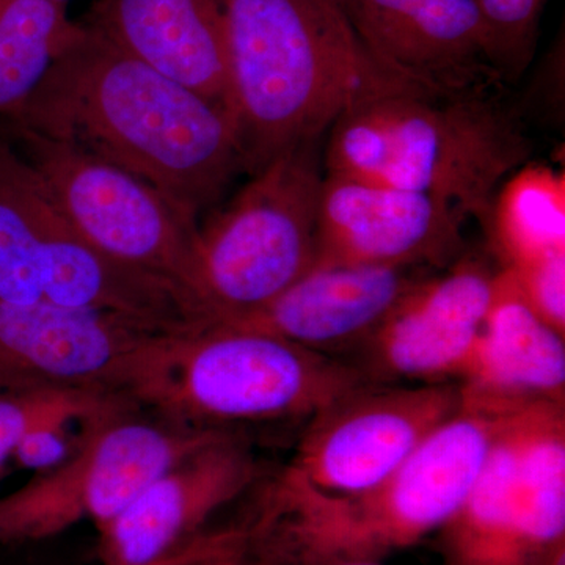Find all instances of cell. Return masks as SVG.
Returning a JSON list of instances; mask_svg holds the SVG:
<instances>
[{
  "label": "cell",
  "mask_w": 565,
  "mask_h": 565,
  "mask_svg": "<svg viewBox=\"0 0 565 565\" xmlns=\"http://www.w3.org/2000/svg\"><path fill=\"white\" fill-rule=\"evenodd\" d=\"M20 126L111 163L195 217L245 172L232 115L79 21ZM7 128V126H3Z\"/></svg>",
  "instance_id": "1"
},
{
  "label": "cell",
  "mask_w": 565,
  "mask_h": 565,
  "mask_svg": "<svg viewBox=\"0 0 565 565\" xmlns=\"http://www.w3.org/2000/svg\"><path fill=\"white\" fill-rule=\"evenodd\" d=\"M332 565H382V563H371V561H349V563H338Z\"/></svg>",
  "instance_id": "25"
},
{
  "label": "cell",
  "mask_w": 565,
  "mask_h": 565,
  "mask_svg": "<svg viewBox=\"0 0 565 565\" xmlns=\"http://www.w3.org/2000/svg\"><path fill=\"white\" fill-rule=\"evenodd\" d=\"M371 61L435 92L504 90L475 0H337Z\"/></svg>",
  "instance_id": "14"
},
{
  "label": "cell",
  "mask_w": 565,
  "mask_h": 565,
  "mask_svg": "<svg viewBox=\"0 0 565 565\" xmlns=\"http://www.w3.org/2000/svg\"><path fill=\"white\" fill-rule=\"evenodd\" d=\"M319 141L278 154L199 226L196 302L207 326L262 310L315 266Z\"/></svg>",
  "instance_id": "6"
},
{
  "label": "cell",
  "mask_w": 565,
  "mask_h": 565,
  "mask_svg": "<svg viewBox=\"0 0 565 565\" xmlns=\"http://www.w3.org/2000/svg\"><path fill=\"white\" fill-rule=\"evenodd\" d=\"M264 475L250 446L233 430H221L152 479L99 530L104 565L195 564L207 522Z\"/></svg>",
  "instance_id": "11"
},
{
  "label": "cell",
  "mask_w": 565,
  "mask_h": 565,
  "mask_svg": "<svg viewBox=\"0 0 565 565\" xmlns=\"http://www.w3.org/2000/svg\"><path fill=\"white\" fill-rule=\"evenodd\" d=\"M508 412L462 401L396 473L366 492H319L286 465L264 475L248 514L230 527L226 553L236 565L382 563L419 544L462 505Z\"/></svg>",
  "instance_id": "2"
},
{
  "label": "cell",
  "mask_w": 565,
  "mask_h": 565,
  "mask_svg": "<svg viewBox=\"0 0 565 565\" xmlns=\"http://www.w3.org/2000/svg\"><path fill=\"white\" fill-rule=\"evenodd\" d=\"M139 414L98 424L65 462L2 494L0 545L46 541L82 522L102 530L152 479L225 430Z\"/></svg>",
  "instance_id": "9"
},
{
  "label": "cell",
  "mask_w": 565,
  "mask_h": 565,
  "mask_svg": "<svg viewBox=\"0 0 565 565\" xmlns=\"http://www.w3.org/2000/svg\"><path fill=\"white\" fill-rule=\"evenodd\" d=\"M154 333L162 332L104 311L46 300L0 302V393L66 386L117 392L129 356Z\"/></svg>",
  "instance_id": "15"
},
{
  "label": "cell",
  "mask_w": 565,
  "mask_h": 565,
  "mask_svg": "<svg viewBox=\"0 0 565 565\" xmlns=\"http://www.w3.org/2000/svg\"><path fill=\"white\" fill-rule=\"evenodd\" d=\"M467 221L455 204L427 193L323 173L315 264L446 266L460 258Z\"/></svg>",
  "instance_id": "13"
},
{
  "label": "cell",
  "mask_w": 565,
  "mask_h": 565,
  "mask_svg": "<svg viewBox=\"0 0 565 565\" xmlns=\"http://www.w3.org/2000/svg\"><path fill=\"white\" fill-rule=\"evenodd\" d=\"M359 367L258 330L200 326L154 333L132 352L117 392L169 422H310L364 384Z\"/></svg>",
  "instance_id": "5"
},
{
  "label": "cell",
  "mask_w": 565,
  "mask_h": 565,
  "mask_svg": "<svg viewBox=\"0 0 565 565\" xmlns=\"http://www.w3.org/2000/svg\"><path fill=\"white\" fill-rule=\"evenodd\" d=\"M79 31L54 0H0V128L18 120Z\"/></svg>",
  "instance_id": "20"
},
{
  "label": "cell",
  "mask_w": 565,
  "mask_h": 565,
  "mask_svg": "<svg viewBox=\"0 0 565 565\" xmlns=\"http://www.w3.org/2000/svg\"><path fill=\"white\" fill-rule=\"evenodd\" d=\"M228 111L245 172L319 141L390 74L353 33L337 0H223Z\"/></svg>",
  "instance_id": "4"
},
{
  "label": "cell",
  "mask_w": 565,
  "mask_h": 565,
  "mask_svg": "<svg viewBox=\"0 0 565 565\" xmlns=\"http://www.w3.org/2000/svg\"><path fill=\"white\" fill-rule=\"evenodd\" d=\"M564 408L505 414L481 475L435 534L444 565H552L565 552Z\"/></svg>",
  "instance_id": "7"
},
{
  "label": "cell",
  "mask_w": 565,
  "mask_h": 565,
  "mask_svg": "<svg viewBox=\"0 0 565 565\" xmlns=\"http://www.w3.org/2000/svg\"><path fill=\"white\" fill-rule=\"evenodd\" d=\"M81 22L228 110L223 0H95Z\"/></svg>",
  "instance_id": "17"
},
{
  "label": "cell",
  "mask_w": 565,
  "mask_h": 565,
  "mask_svg": "<svg viewBox=\"0 0 565 565\" xmlns=\"http://www.w3.org/2000/svg\"><path fill=\"white\" fill-rule=\"evenodd\" d=\"M423 277L401 267L315 264L262 310L212 326L258 330L348 360Z\"/></svg>",
  "instance_id": "16"
},
{
  "label": "cell",
  "mask_w": 565,
  "mask_h": 565,
  "mask_svg": "<svg viewBox=\"0 0 565 565\" xmlns=\"http://www.w3.org/2000/svg\"><path fill=\"white\" fill-rule=\"evenodd\" d=\"M484 21L490 52L505 84L533 62L546 0H475Z\"/></svg>",
  "instance_id": "22"
},
{
  "label": "cell",
  "mask_w": 565,
  "mask_h": 565,
  "mask_svg": "<svg viewBox=\"0 0 565 565\" xmlns=\"http://www.w3.org/2000/svg\"><path fill=\"white\" fill-rule=\"evenodd\" d=\"M552 565H565V552L559 553V555L556 556V559L553 561Z\"/></svg>",
  "instance_id": "26"
},
{
  "label": "cell",
  "mask_w": 565,
  "mask_h": 565,
  "mask_svg": "<svg viewBox=\"0 0 565 565\" xmlns=\"http://www.w3.org/2000/svg\"><path fill=\"white\" fill-rule=\"evenodd\" d=\"M501 266L460 256L415 282L348 362L375 384L459 382L500 291Z\"/></svg>",
  "instance_id": "12"
},
{
  "label": "cell",
  "mask_w": 565,
  "mask_h": 565,
  "mask_svg": "<svg viewBox=\"0 0 565 565\" xmlns=\"http://www.w3.org/2000/svg\"><path fill=\"white\" fill-rule=\"evenodd\" d=\"M10 462V457L3 455V452H0V481H2L7 473H9Z\"/></svg>",
  "instance_id": "24"
},
{
  "label": "cell",
  "mask_w": 565,
  "mask_h": 565,
  "mask_svg": "<svg viewBox=\"0 0 565 565\" xmlns=\"http://www.w3.org/2000/svg\"><path fill=\"white\" fill-rule=\"evenodd\" d=\"M460 407L459 382H367L307 423L286 467L319 492H366L396 473Z\"/></svg>",
  "instance_id": "10"
},
{
  "label": "cell",
  "mask_w": 565,
  "mask_h": 565,
  "mask_svg": "<svg viewBox=\"0 0 565 565\" xmlns=\"http://www.w3.org/2000/svg\"><path fill=\"white\" fill-rule=\"evenodd\" d=\"M459 385L465 403L492 411L564 404V334L535 313L504 267L497 300Z\"/></svg>",
  "instance_id": "18"
},
{
  "label": "cell",
  "mask_w": 565,
  "mask_h": 565,
  "mask_svg": "<svg viewBox=\"0 0 565 565\" xmlns=\"http://www.w3.org/2000/svg\"><path fill=\"white\" fill-rule=\"evenodd\" d=\"M503 92H435L388 76L333 122L323 173L427 193L487 221L533 154Z\"/></svg>",
  "instance_id": "3"
},
{
  "label": "cell",
  "mask_w": 565,
  "mask_h": 565,
  "mask_svg": "<svg viewBox=\"0 0 565 565\" xmlns=\"http://www.w3.org/2000/svg\"><path fill=\"white\" fill-rule=\"evenodd\" d=\"M487 221L504 269L565 255L564 178L544 167H523L504 182Z\"/></svg>",
  "instance_id": "21"
},
{
  "label": "cell",
  "mask_w": 565,
  "mask_h": 565,
  "mask_svg": "<svg viewBox=\"0 0 565 565\" xmlns=\"http://www.w3.org/2000/svg\"><path fill=\"white\" fill-rule=\"evenodd\" d=\"M54 2L63 3V6H66V3L70 2V0H54Z\"/></svg>",
  "instance_id": "27"
},
{
  "label": "cell",
  "mask_w": 565,
  "mask_h": 565,
  "mask_svg": "<svg viewBox=\"0 0 565 565\" xmlns=\"http://www.w3.org/2000/svg\"><path fill=\"white\" fill-rule=\"evenodd\" d=\"M52 196L36 170L0 131V302L43 300V250Z\"/></svg>",
  "instance_id": "19"
},
{
  "label": "cell",
  "mask_w": 565,
  "mask_h": 565,
  "mask_svg": "<svg viewBox=\"0 0 565 565\" xmlns=\"http://www.w3.org/2000/svg\"><path fill=\"white\" fill-rule=\"evenodd\" d=\"M523 299L561 334L565 332V255L511 270Z\"/></svg>",
  "instance_id": "23"
},
{
  "label": "cell",
  "mask_w": 565,
  "mask_h": 565,
  "mask_svg": "<svg viewBox=\"0 0 565 565\" xmlns=\"http://www.w3.org/2000/svg\"><path fill=\"white\" fill-rule=\"evenodd\" d=\"M0 131L36 170L87 243L122 266L172 282L200 310L199 217L148 182L77 148L20 126Z\"/></svg>",
  "instance_id": "8"
}]
</instances>
